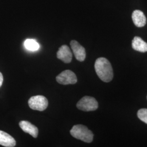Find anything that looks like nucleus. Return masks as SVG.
Segmentation results:
<instances>
[{"mask_svg":"<svg viewBox=\"0 0 147 147\" xmlns=\"http://www.w3.org/2000/svg\"><path fill=\"white\" fill-rule=\"evenodd\" d=\"M94 68L97 75L102 81L109 82L113 79V69L110 62L106 58H98L95 62Z\"/></svg>","mask_w":147,"mask_h":147,"instance_id":"1","label":"nucleus"},{"mask_svg":"<svg viewBox=\"0 0 147 147\" xmlns=\"http://www.w3.org/2000/svg\"><path fill=\"white\" fill-rule=\"evenodd\" d=\"M72 136L86 143H91L93 141L94 135L92 131L83 125H75L70 131Z\"/></svg>","mask_w":147,"mask_h":147,"instance_id":"2","label":"nucleus"},{"mask_svg":"<svg viewBox=\"0 0 147 147\" xmlns=\"http://www.w3.org/2000/svg\"><path fill=\"white\" fill-rule=\"evenodd\" d=\"M76 106L78 109L83 111H93L98 108V103L94 98L85 96L79 100Z\"/></svg>","mask_w":147,"mask_h":147,"instance_id":"3","label":"nucleus"},{"mask_svg":"<svg viewBox=\"0 0 147 147\" xmlns=\"http://www.w3.org/2000/svg\"><path fill=\"white\" fill-rule=\"evenodd\" d=\"M28 104L32 110L43 111L47 107L48 100L42 95H36L31 97Z\"/></svg>","mask_w":147,"mask_h":147,"instance_id":"4","label":"nucleus"},{"mask_svg":"<svg viewBox=\"0 0 147 147\" xmlns=\"http://www.w3.org/2000/svg\"><path fill=\"white\" fill-rule=\"evenodd\" d=\"M56 79L58 83L63 85L75 84L78 81L75 74L69 70L63 71L58 75Z\"/></svg>","mask_w":147,"mask_h":147,"instance_id":"5","label":"nucleus"},{"mask_svg":"<svg viewBox=\"0 0 147 147\" xmlns=\"http://www.w3.org/2000/svg\"><path fill=\"white\" fill-rule=\"evenodd\" d=\"M70 46L75 58L80 62H83L86 58V50L84 47L76 40H71Z\"/></svg>","mask_w":147,"mask_h":147,"instance_id":"6","label":"nucleus"},{"mask_svg":"<svg viewBox=\"0 0 147 147\" xmlns=\"http://www.w3.org/2000/svg\"><path fill=\"white\" fill-rule=\"evenodd\" d=\"M57 57L59 59L65 63H69L72 60V53L70 48L65 45H63L59 47L57 53Z\"/></svg>","mask_w":147,"mask_h":147,"instance_id":"7","label":"nucleus"},{"mask_svg":"<svg viewBox=\"0 0 147 147\" xmlns=\"http://www.w3.org/2000/svg\"><path fill=\"white\" fill-rule=\"evenodd\" d=\"M19 126L25 132L31 135L34 138H37L38 135V129L37 126L33 125L30 122L26 121H22L19 123Z\"/></svg>","mask_w":147,"mask_h":147,"instance_id":"8","label":"nucleus"},{"mask_svg":"<svg viewBox=\"0 0 147 147\" xmlns=\"http://www.w3.org/2000/svg\"><path fill=\"white\" fill-rule=\"evenodd\" d=\"M132 19L135 26L138 27L144 26L147 22L146 16L143 11L140 10H135L133 11Z\"/></svg>","mask_w":147,"mask_h":147,"instance_id":"9","label":"nucleus"},{"mask_svg":"<svg viewBox=\"0 0 147 147\" xmlns=\"http://www.w3.org/2000/svg\"><path fill=\"white\" fill-rule=\"evenodd\" d=\"M0 145L6 147H15V139L5 132L0 130Z\"/></svg>","mask_w":147,"mask_h":147,"instance_id":"10","label":"nucleus"},{"mask_svg":"<svg viewBox=\"0 0 147 147\" xmlns=\"http://www.w3.org/2000/svg\"><path fill=\"white\" fill-rule=\"evenodd\" d=\"M132 47L134 50L141 53L147 52V43L140 37H134L132 41Z\"/></svg>","mask_w":147,"mask_h":147,"instance_id":"11","label":"nucleus"},{"mask_svg":"<svg viewBox=\"0 0 147 147\" xmlns=\"http://www.w3.org/2000/svg\"><path fill=\"white\" fill-rule=\"evenodd\" d=\"M24 45L27 50L30 51H37L39 48V44L35 40L31 39L26 40L24 42Z\"/></svg>","mask_w":147,"mask_h":147,"instance_id":"12","label":"nucleus"},{"mask_svg":"<svg viewBox=\"0 0 147 147\" xmlns=\"http://www.w3.org/2000/svg\"><path fill=\"white\" fill-rule=\"evenodd\" d=\"M138 118L147 124V109H141L137 112Z\"/></svg>","mask_w":147,"mask_h":147,"instance_id":"13","label":"nucleus"},{"mask_svg":"<svg viewBox=\"0 0 147 147\" xmlns=\"http://www.w3.org/2000/svg\"><path fill=\"white\" fill-rule=\"evenodd\" d=\"M3 81V75L2 73L0 72V87L2 85Z\"/></svg>","mask_w":147,"mask_h":147,"instance_id":"14","label":"nucleus"},{"mask_svg":"<svg viewBox=\"0 0 147 147\" xmlns=\"http://www.w3.org/2000/svg\"></svg>","mask_w":147,"mask_h":147,"instance_id":"15","label":"nucleus"}]
</instances>
